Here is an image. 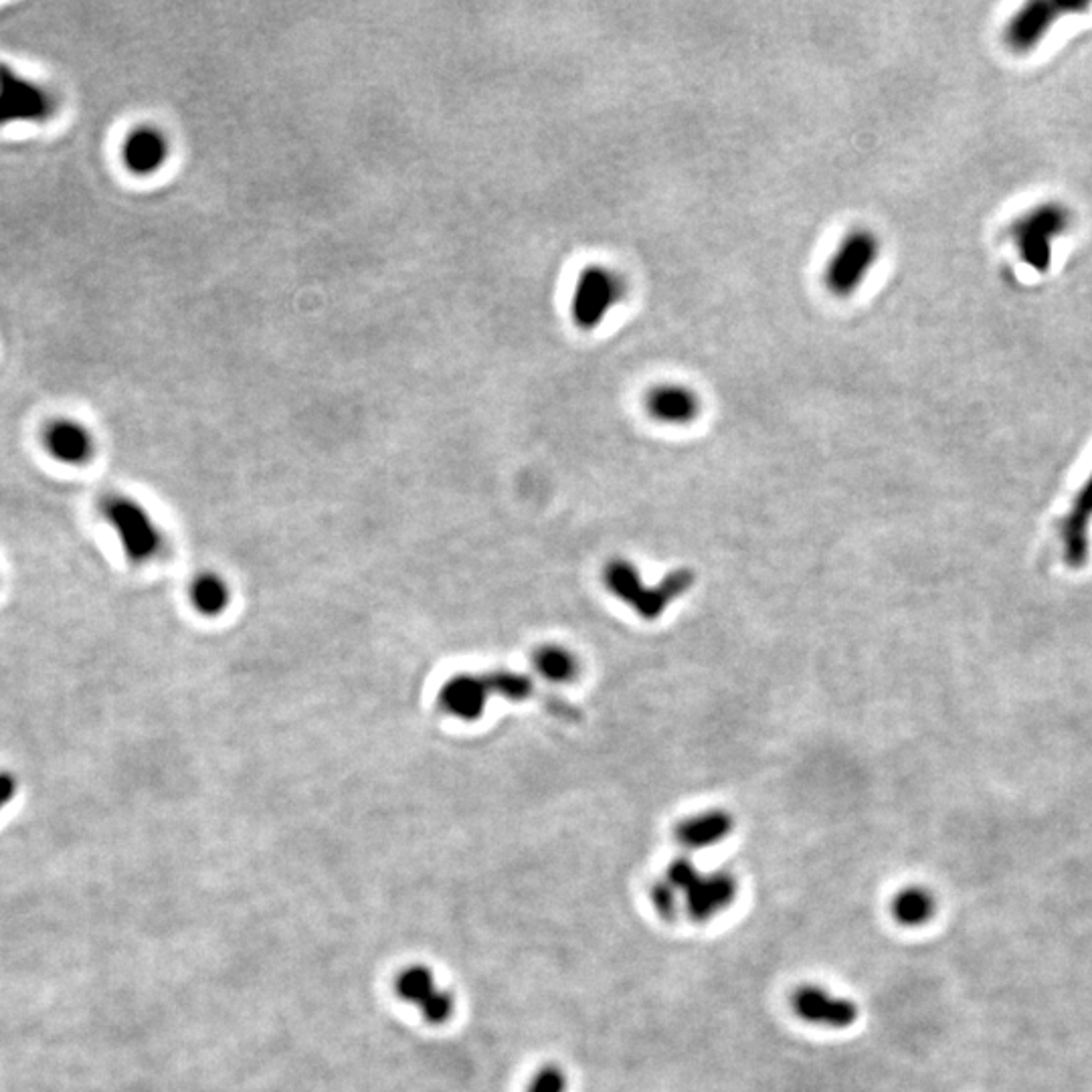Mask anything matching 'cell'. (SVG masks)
I'll return each instance as SVG.
<instances>
[{"label": "cell", "mask_w": 1092, "mask_h": 1092, "mask_svg": "<svg viewBox=\"0 0 1092 1092\" xmlns=\"http://www.w3.org/2000/svg\"><path fill=\"white\" fill-rule=\"evenodd\" d=\"M664 878L680 892L683 913L692 923H708L739 898V878L728 870L702 872L688 858H676Z\"/></svg>", "instance_id": "1"}, {"label": "cell", "mask_w": 1092, "mask_h": 1092, "mask_svg": "<svg viewBox=\"0 0 1092 1092\" xmlns=\"http://www.w3.org/2000/svg\"><path fill=\"white\" fill-rule=\"evenodd\" d=\"M692 583L694 575L688 568L670 572L656 587H646L634 564L625 560H613L605 568L607 589L621 601L630 603L644 619L660 617L676 597L692 587Z\"/></svg>", "instance_id": "2"}, {"label": "cell", "mask_w": 1092, "mask_h": 1092, "mask_svg": "<svg viewBox=\"0 0 1092 1092\" xmlns=\"http://www.w3.org/2000/svg\"><path fill=\"white\" fill-rule=\"evenodd\" d=\"M1073 225L1071 211L1060 203H1044L1024 213L1009 229L1020 258L1034 272L1046 273L1052 266V241Z\"/></svg>", "instance_id": "3"}, {"label": "cell", "mask_w": 1092, "mask_h": 1092, "mask_svg": "<svg viewBox=\"0 0 1092 1092\" xmlns=\"http://www.w3.org/2000/svg\"><path fill=\"white\" fill-rule=\"evenodd\" d=\"M59 112L57 94L0 61V130L16 124H49Z\"/></svg>", "instance_id": "4"}, {"label": "cell", "mask_w": 1092, "mask_h": 1092, "mask_svg": "<svg viewBox=\"0 0 1092 1092\" xmlns=\"http://www.w3.org/2000/svg\"><path fill=\"white\" fill-rule=\"evenodd\" d=\"M623 297L625 281L619 273L591 266L581 272L570 295L572 322L581 330H595Z\"/></svg>", "instance_id": "5"}, {"label": "cell", "mask_w": 1092, "mask_h": 1092, "mask_svg": "<svg viewBox=\"0 0 1092 1092\" xmlns=\"http://www.w3.org/2000/svg\"><path fill=\"white\" fill-rule=\"evenodd\" d=\"M880 256V241L868 229H854L843 237L825 268V285L833 295H852L872 272Z\"/></svg>", "instance_id": "6"}, {"label": "cell", "mask_w": 1092, "mask_h": 1092, "mask_svg": "<svg viewBox=\"0 0 1092 1092\" xmlns=\"http://www.w3.org/2000/svg\"><path fill=\"white\" fill-rule=\"evenodd\" d=\"M102 514L116 531L126 556L132 562H148L162 548V535L150 514L128 496H108Z\"/></svg>", "instance_id": "7"}, {"label": "cell", "mask_w": 1092, "mask_h": 1092, "mask_svg": "<svg viewBox=\"0 0 1092 1092\" xmlns=\"http://www.w3.org/2000/svg\"><path fill=\"white\" fill-rule=\"evenodd\" d=\"M789 1005L802 1022L827 1030L852 1028L860 1018V1007L852 997L833 993L818 983L798 985Z\"/></svg>", "instance_id": "8"}, {"label": "cell", "mask_w": 1092, "mask_h": 1092, "mask_svg": "<svg viewBox=\"0 0 1092 1092\" xmlns=\"http://www.w3.org/2000/svg\"><path fill=\"white\" fill-rule=\"evenodd\" d=\"M1064 4L1052 0H1032L1024 4L1005 24L1003 41L1016 53H1028L1042 43L1052 24L1062 16Z\"/></svg>", "instance_id": "9"}, {"label": "cell", "mask_w": 1092, "mask_h": 1092, "mask_svg": "<svg viewBox=\"0 0 1092 1092\" xmlns=\"http://www.w3.org/2000/svg\"><path fill=\"white\" fill-rule=\"evenodd\" d=\"M43 445L47 453L65 466H84L94 457L96 441L92 431L77 419L57 417L43 429Z\"/></svg>", "instance_id": "10"}, {"label": "cell", "mask_w": 1092, "mask_h": 1092, "mask_svg": "<svg viewBox=\"0 0 1092 1092\" xmlns=\"http://www.w3.org/2000/svg\"><path fill=\"white\" fill-rule=\"evenodd\" d=\"M1092 523V474L1077 494L1071 512L1060 523V541L1064 560L1081 568L1089 558V527Z\"/></svg>", "instance_id": "11"}, {"label": "cell", "mask_w": 1092, "mask_h": 1092, "mask_svg": "<svg viewBox=\"0 0 1092 1092\" xmlns=\"http://www.w3.org/2000/svg\"><path fill=\"white\" fill-rule=\"evenodd\" d=\"M166 137L152 126H138L122 144V162L137 176L158 172L168 158Z\"/></svg>", "instance_id": "12"}, {"label": "cell", "mask_w": 1092, "mask_h": 1092, "mask_svg": "<svg viewBox=\"0 0 1092 1092\" xmlns=\"http://www.w3.org/2000/svg\"><path fill=\"white\" fill-rule=\"evenodd\" d=\"M488 694H490V686L486 683V676L461 674L443 684L439 692V700L449 714L461 720H476L484 712Z\"/></svg>", "instance_id": "13"}, {"label": "cell", "mask_w": 1092, "mask_h": 1092, "mask_svg": "<svg viewBox=\"0 0 1092 1092\" xmlns=\"http://www.w3.org/2000/svg\"><path fill=\"white\" fill-rule=\"evenodd\" d=\"M646 410L660 423L684 425L698 415L700 403L698 397L683 385H660L648 393Z\"/></svg>", "instance_id": "14"}, {"label": "cell", "mask_w": 1092, "mask_h": 1092, "mask_svg": "<svg viewBox=\"0 0 1092 1092\" xmlns=\"http://www.w3.org/2000/svg\"><path fill=\"white\" fill-rule=\"evenodd\" d=\"M734 821L722 810H712L684 819L676 827V837L688 850H702L720 843L730 831Z\"/></svg>", "instance_id": "15"}, {"label": "cell", "mask_w": 1092, "mask_h": 1092, "mask_svg": "<svg viewBox=\"0 0 1092 1092\" xmlns=\"http://www.w3.org/2000/svg\"><path fill=\"white\" fill-rule=\"evenodd\" d=\"M937 896L927 886L911 884L890 900V915L900 927H925L937 915Z\"/></svg>", "instance_id": "16"}, {"label": "cell", "mask_w": 1092, "mask_h": 1092, "mask_svg": "<svg viewBox=\"0 0 1092 1092\" xmlns=\"http://www.w3.org/2000/svg\"><path fill=\"white\" fill-rule=\"evenodd\" d=\"M190 597H193V603L195 607L213 617V615H219L227 603H229V589L225 585V581L217 575H203L195 581L193 589H190Z\"/></svg>", "instance_id": "17"}, {"label": "cell", "mask_w": 1092, "mask_h": 1092, "mask_svg": "<svg viewBox=\"0 0 1092 1092\" xmlns=\"http://www.w3.org/2000/svg\"><path fill=\"white\" fill-rule=\"evenodd\" d=\"M535 666L550 683H568L577 676V660L558 646L541 648L535 656Z\"/></svg>", "instance_id": "18"}, {"label": "cell", "mask_w": 1092, "mask_h": 1092, "mask_svg": "<svg viewBox=\"0 0 1092 1092\" xmlns=\"http://www.w3.org/2000/svg\"><path fill=\"white\" fill-rule=\"evenodd\" d=\"M397 991L407 1001L423 1003L435 991L431 971L419 965L405 969L397 979Z\"/></svg>", "instance_id": "19"}, {"label": "cell", "mask_w": 1092, "mask_h": 1092, "mask_svg": "<svg viewBox=\"0 0 1092 1092\" xmlns=\"http://www.w3.org/2000/svg\"><path fill=\"white\" fill-rule=\"evenodd\" d=\"M486 683L490 686V692H496L508 700H527L531 698L535 686L533 680L523 676V674H516V672H496V674H488L486 676Z\"/></svg>", "instance_id": "20"}, {"label": "cell", "mask_w": 1092, "mask_h": 1092, "mask_svg": "<svg viewBox=\"0 0 1092 1092\" xmlns=\"http://www.w3.org/2000/svg\"><path fill=\"white\" fill-rule=\"evenodd\" d=\"M652 907L664 921H676L683 915V898L680 892L666 880H658L650 890Z\"/></svg>", "instance_id": "21"}, {"label": "cell", "mask_w": 1092, "mask_h": 1092, "mask_svg": "<svg viewBox=\"0 0 1092 1092\" xmlns=\"http://www.w3.org/2000/svg\"><path fill=\"white\" fill-rule=\"evenodd\" d=\"M568 1077L558 1064H546L531 1081L527 1092H566Z\"/></svg>", "instance_id": "22"}, {"label": "cell", "mask_w": 1092, "mask_h": 1092, "mask_svg": "<svg viewBox=\"0 0 1092 1092\" xmlns=\"http://www.w3.org/2000/svg\"><path fill=\"white\" fill-rule=\"evenodd\" d=\"M421 1005V1014L429 1024H443L453 1012V999L449 993L433 991Z\"/></svg>", "instance_id": "23"}, {"label": "cell", "mask_w": 1092, "mask_h": 1092, "mask_svg": "<svg viewBox=\"0 0 1092 1092\" xmlns=\"http://www.w3.org/2000/svg\"><path fill=\"white\" fill-rule=\"evenodd\" d=\"M16 794V779L10 773H0V810L12 802Z\"/></svg>", "instance_id": "24"}]
</instances>
